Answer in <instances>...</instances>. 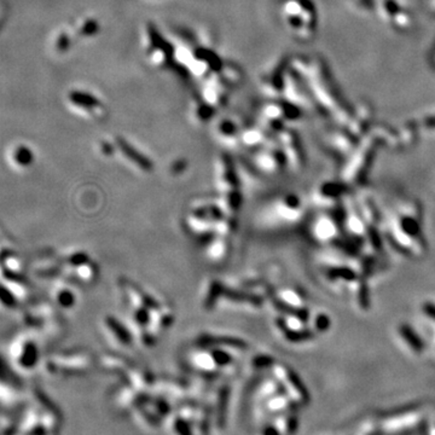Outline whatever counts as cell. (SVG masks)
Listing matches in <instances>:
<instances>
[{
	"instance_id": "cell-6",
	"label": "cell",
	"mask_w": 435,
	"mask_h": 435,
	"mask_svg": "<svg viewBox=\"0 0 435 435\" xmlns=\"http://www.w3.org/2000/svg\"><path fill=\"white\" fill-rule=\"evenodd\" d=\"M15 160L19 166H23V167L31 166L33 161L32 152L26 148H18L15 152Z\"/></svg>"
},
{
	"instance_id": "cell-3",
	"label": "cell",
	"mask_w": 435,
	"mask_h": 435,
	"mask_svg": "<svg viewBox=\"0 0 435 435\" xmlns=\"http://www.w3.org/2000/svg\"><path fill=\"white\" fill-rule=\"evenodd\" d=\"M227 399L228 394L227 391H222L220 395H219V403H218V416H217V423L218 426L222 428L225 424V420H226V405H227Z\"/></svg>"
},
{
	"instance_id": "cell-12",
	"label": "cell",
	"mask_w": 435,
	"mask_h": 435,
	"mask_svg": "<svg viewBox=\"0 0 435 435\" xmlns=\"http://www.w3.org/2000/svg\"><path fill=\"white\" fill-rule=\"evenodd\" d=\"M403 227H404V230L410 235H416L418 232L417 224H416V222H414L413 220H410V219H406V220H404Z\"/></svg>"
},
{
	"instance_id": "cell-11",
	"label": "cell",
	"mask_w": 435,
	"mask_h": 435,
	"mask_svg": "<svg viewBox=\"0 0 435 435\" xmlns=\"http://www.w3.org/2000/svg\"><path fill=\"white\" fill-rule=\"evenodd\" d=\"M287 337H289V340L291 341H301V340H306L308 337H312L311 333H306V331H304V333H294V331H289L287 334Z\"/></svg>"
},
{
	"instance_id": "cell-2",
	"label": "cell",
	"mask_w": 435,
	"mask_h": 435,
	"mask_svg": "<svg viewBox=\"0 0 435 435\" xmlns=\"http://www.w3.org/2000/svg\"><path fill=\"white\" fill-rule=\"evenodd\" d=\"M400 333L401 335H403L405 340L408 342V345H410L415 351L417 352L422 351V348H423V344H422V341L420 340V337L417 336L416 333H414L413 329H411L410 327H406V325H403L400 329Z\"/></svg>"
},
{
	"instance_id": "cell-9",
	"label": "cell",
	"mask_w": 435,
	"mask_h": 435,
	"mask_svg": "<svg viewBox=\"0 0 435 435\" xmlns=\"http://www.w3.org/2000/svg\"><path fill=\"white\" fill-rule=\"evenodd\" d=\"M173 428L175 430V433L178 435H194L192 434L191 427L189 426V423L187 421L181 420V418H177L173 424Z\"/></svg>"
},
{
	"instance_id": "cell-10",
	"label": "cell",
	"mask_w": 435,
	"mask_h": 435,
	"mask_svg": "<svg viewBox=\"0 0 435 435\" xmlns=\"http://www.w3.org/2000/svg\"><path fill=\"white\" fill-rule=\"evenodd\" d=\"M331 277H342L346 278V280H353L354 273L351 270H346V268H341V270H334L330 273Z\"/></svg>"
},
{
	"instance_id": "cell-1",
	"label": "cell",
	"mask_w": 435,
	"mask_h": 435,
	"mask_svg": "<svg viewBox=\"0 0 435 435\" xmlns=\"http://www.w3.org/2000/svg\"><path fill=\"white\" fill-rule=\"evenodd\" d=\"M38 347L34 342H27L23 347L21 354V363L26 367H32L38 360Z\"/></svg>"
},
{
	"instance_id": "cell-4",
	"label": "cell",
	"mask_w": 435,
	"mask_h": 435,
	"mask_svg": "<svg viewBox=\"0 0 435 435\" xmlns=\"http://www.w3.org/2000/svg\"><path fill=\"white\" fill-rule=\"evenodd\" d=\"M211 354L217 367H226V365L231 364V355L228 354L227 352L220 350V348H213V350L211 351Z\"/></svg>"
},
{
	"instance_id": "cell-13",
	"label": "cell",
	"mask_w": 435,
	"mask_h": 435,
	"mask_svg": "<svg viewBox=\"0 0 435 435\" xmlns=\"http://www.w3.org/2000/svg\"><path fill=\"white\" fill-rule=\"evenodd\" d=\"M423 311H424V313H427L428 315H429L430 318H433V319H435V306L433 304H426L423 306Z\"/></svg>"
},
{
	"instance_id": "cell-5",
	"label": "cell",
	"mask_w": 435,
	"mask_h": 435,
	"mask_svg": "<svg viewBox=\"0 0 435 435\" xmlns=\"http://www.w3.org/2000/svg\"><path fill=\"white\" fill-rule=\"evenodd\" d=\"M108 325H109V328H110L111 333L116 335V337H118L119 342H121L122 345H128L129 342H131V338H129V335L127 334V331L125 333L124 328H122L121 325L118 323V322L108 320Z\"/></svg>"
},
{
	"instance_id": "cell-7",
	"label": "cell",
	"mask_w": 435,
	"mask_h": 435,
	"mask_svg": "<svg viewBox=\"0 0 435 435\" xmlns=\"http://www.w3.org/2000/svg\"><path fill=\"white\" fill-rule=\"evenodd\" d=\"M0 302L4 305L5 307H15L17 301H16L15 295L9 290L8 288H5L4 285H0Z\"/></svg>"
},
{
	"instance_id": "cell-8",
	"label": "cell",
	"mask_w": 435,
	"mask_h": 435,
	"mask_svg": "<svg viewBox=\"0 0 435 435\" xmlns=\"http://www.w3.org/2000/svg\"><path fill=\"white\" fill-rule=\"evenodd\" d=\"M57 301L62 307L69 308L75 304V296L72 291L65 290L64 289V290H62L61 293L57 295Z\"/></svg>"
}]
</instances>
